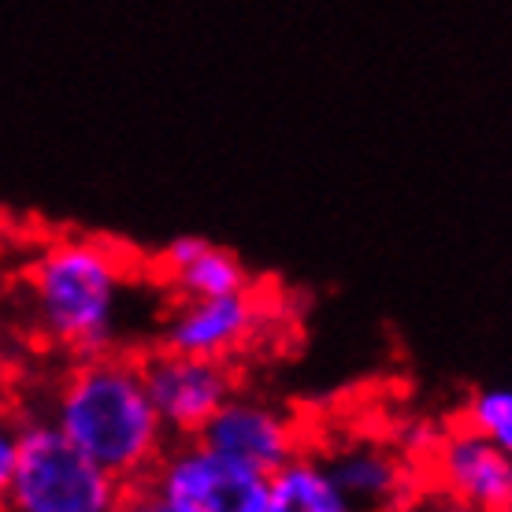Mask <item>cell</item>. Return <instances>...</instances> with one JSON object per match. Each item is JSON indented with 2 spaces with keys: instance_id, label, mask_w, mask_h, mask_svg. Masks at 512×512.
Returning a JSON list of instances; mask_svg holds the SVG:
<instances>
[{
  "instance_id": "1",
  "label": "cell",
  "mask_w": 512,
  "mask_h": 512,
  "mask_svg": "<svg viewBox=\"0 0 512 512\" xmlns=\"http://www.w3.org/2000/svg\"><path fill=\"white\" fill-rule=\"evenodd\" d=\"M134 286V264L119 245L82 234L56 238L26 268V320L64 353H112L134 308Z\"/></svg>"
},
{
  "instance_id": "2",
  "label": "cell",
  "mask_w": 512,
  "mask_h": 512,
  "mask_svg": "<svg viewBox=\"0 0 512 512\" xmlns=\"http://www.w3.org/2000/svg\"><path fill=\"white\" fill-rule=\"evenodd\" d=\"M45 420L119 483L145 479L171 442L145 394L138 357L119 349L78 357L56 386Z\"/></svg>"
},
{
  "instance_id": "3",
  "label": "cell",
  "mask_w": 512,
  "mask_h": 512,
  "mask_svg": "<svg viewBox=\"0 0 512 512\" xmlns=\"http://www.w3.org/2000/svg\"><path fill=\"white\" fill-rule=\"evenodd\" d=\"M123 487L49 420H34L19 427V457L0 512H116Z\"/></svg>"
},
{
  "instance_id": "4",
  "label": "cell",
  "mask_w": 512,
  "mask_h": 512,
  "mask_svg": "<svg viewBox=\"0 0 512 512\" xmlns=\"http://www.w3.org/2000/svg\"><path fill=\"white\" fill-rule=\"evenodd\" d=\"M145 483L186 512H264L268 475L201 438H175L156 457Z\"/></svg>"
},
{
  "instance_id": "5",
  "label": "cell",
  "mask_w": 512,
  "mask_h": 512,
  "mask_svg": "<svg viewBox=\"0 0 512 512\" xmlns=\"http://www.w3.org/2000/svg\"><path fill=\"white\" fill-rule=\"evenodd\" d=\"M320 457L357 512H405L420 494L423 468L397 438L342 431L323 442Z\"/></svg>"
},
{
  "instance_id": "6",
  "label": "cell",
  "mask_w": 512,
  "mask_h": 512,
  "mask_svg": "<svg viewBox=\"0 0 512 512\" xmlns=\"http://www.w3.org/2000/svg\"><path fill=\"white\" fill-rule=\"evenodd\" d=\"M271 316L275 305L256 286L227 297L175 301L160 327V349L231 364L238 353L253 349L268 334Z\"/></svg>"
},
{
  "instance_id": "7",
  "label": "cell",
  "mask_w": 512,
  "mask_h": 512,
  "mask_svg": "<svg viewBox=\"0 0 512 512\" xmlns=\"http://www.w3.org/2000/svg\"><path fill=\"white\" fill-rule=\"evenodd\" d=\"M145 394L164 423L167 438H197L216 409L238 390L234 368L227 360H205L156 349L141 357Z\"/></svg>"
},
{
  "instance_id": "8",
  "label": "cell",
  "mask_w": 512,
  "mask_h": 512,
  "mask_svg": "<svg viewBox=\"0 0 512 512\" xmlns=\"http://www.w3.org/2000/svg\"><path fill=\"white\" fill-rule=\"evenodd\" d=\"M420 468L438 490L468 501L483 512H505L512 501V449L483 438L479 431L453 423L442 427L423 453Z\"/></svg>"
},
{
  "instance_id": "9",
  "label": "cell",
  "mask_w": 512,
  "mask_h": 512,
  "mask_svg": "<svg viewBox=\"0 0 512 512\" xmlns=\"http://www.w3.org/2000/svg\"><path fill=\"white\" fill-rule=\"evenodd\" d=\"M197 438L268 475L301 449V423L286 405L271 397L234 390Z\"/></svg>"
},
{
  "instance_id": "10",
  "label": "cell",
  "mask_w": 512,
  "mask_h": 512,
  "mask_svg": "<svg viewBox=\"0 0 512 512\" xmlns=\"http://www.w3.org/2000/svg\"><path fill=\"white\" fill-rule=\"evenodd\" d=\"M160 279L175 301H201V297H227L256 286L245 260L227 245H216L197 234H182L160 249Z\"/></svg>"
},
{
  "instance_id": "11",
  "label": "cell",
  "mask_w": 512,
  "mask_h": 512,
  "mask_svg": "<svg viewBox=\"0 0 512 512\" xmlns=\"http://www.w3.org/2000/svg\"><path fill=\"white\" fill-rule=\"evenodd\" d=\"M264 512H357L327 472L320 449H297L286 464L268 472Z\"/></svg>"
},
{
  "instance_id": "12",
  "label": "cell",
  "mask_w": 512,
  "mask_h": 512,
  "mask_svg": "<svg viewBox=\"0 0 512 512\" xmlns=\"http://www.w3.org/2000/svg\"><path fill=\"white\" fill-rule=\"evenodd\" d=\"M461 423L490 442H498L501 449H512V390L501 383L479 386L464 405Z\"/></svg>"
},
{
  "instance_id": "13",
  "label": "cell",
  "mask_w": 512,
  "mask_h": 512,
  "mask_svg": "<svg viewBox=\"0 0 512 512\" xmlns=\"http://www.w3.org/2000/svg\"><path fill=\"white\" fill-rule=\"evenodd\" d=\"M116 512H186V509H179L175 501H167L156 487H149L145 479H138V483H127V487H123V498H119Z\"/></svg>"
},
{
  "instance_id": "14",
  "label": "cell",
  "mask_w": 512,
  "mask_h": 512,
  "mask_svg": "<svg viewBox=\"0 0 512 512\" xmlns=\"http://www.w3.org/2000/svg\"><path fill=\"white\" fill-rule=\"evenodd\" d=\"M15 457H19V423L0 412V505H4L8 487H12Z\"/></svg>"
},
{
  "instance_id": "15",
  "label": "cell",
  "mask_w": 512,
  "mask_h": 512,
  "mask_svg": "<svg viewBox=\"0 0 512 512\" xmlns=\"http://www.w3.org/2000/svg\"><path fill=\"white\" fill-rule=\"evenodd\" d=\"M405 512H483V509H475V505H468V501L453 498V494L435 487V490H420Z\"/></svg>"
},
{
  "instance_id": "16",
  "label": "cell",
  "mask_w": 512,
  "mask_h": 512,
  "mask_svg": "<svg viewBox=\"0 0 512 512\" xmlns=\"http://www.w3.org/2000/svg\"><path fill=\"white\" fill-rule=\"evenodd\" d=\"M8 405V383H4V372H0V412Z\"/></svg>"
},
{
  "instance_id": "17",
  "label": "cell",
  "mask_w": 512,
  "mask_h": 512,
  "mask_svg": "<svg viewBox=\"0 0 512 512\" xmlns=\"http://www.w3.org/2000/svg\"><path fill=\"white\" fill-rule=\"evenodd\" d=\"M505 512H509V509H505Z\"/></svg>"
}]
</instances>
